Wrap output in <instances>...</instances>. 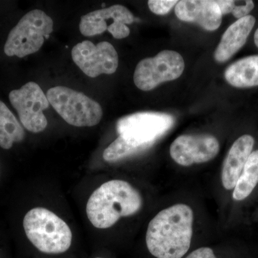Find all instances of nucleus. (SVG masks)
Returning <instances> with one entry per match:
<instances>
[{
	"label": "nucleus",
	"instance_id": "obj_19",
	"mask_svg": "<svg viewBox=\"0 0 258 258\" xmlns=\"http://www.w3.org/2000/svg\"><path fill=\"white\" fill-rule=\"evenodd\" d=\"M179 1L172 0H150L148 2L149 9L154 14L164 15L170 12V10L176 6Z\"/></svg>",
	"mask_w": 258,
	"mask_h": 258
},
{
	"label": "nucleus",
	"instance_id": "obj_6",
	"mask_svg": "<svg viewBox=\"0 0 258 258\" xmlns=\"http://www.w3.org/2000/svg\"><path fill=\"white\" fill-rule=\"evenodd\" d=\"M173 116L166 113L141 112L123 117L117 122L119 137L135 147L147 149L174 125Z\"/></svg>",
	"mask_w": 258,
	"mask_h": 258
},
{
	"label": "nucleus",
	"instance_id": "obj_12",
	"mask_svg": "<svg viewBox=\"0 0 258 258\" xmlns=\"http://www.w3.org/2000/svg\"><path fill=\"white\" fill-rule=\"evenodd\" d=\"M176 16L181 21L196 23L209 31L221 25L222 15L216 1L182 0L175 6Z\"/></svg>",
	"mask_w": 258,
	"mask_h": 258
},
{
	"label": "nucleus",
	"instance_id": "obj_9",
	"mask_svg": "<svg viewBox=\"0 0 258 258\" xmlns=\"http://www.w3.org/2000/svg\"><path fill=\"white\" fill-rule=\"evenodd\" d=\"M134 21L133 14L126 8L115 5L83 15L80 22V32L84 36L91 37L108 31L114 38L123 39L130 35L127 25Z\"/></svg>",
	"mask_w": 258,
	"mask_h": 258
},
{
	"label": "nucleus",
	"instance_id": "obj_3",
	"mask_svg": "<svg viewBox=\"0 0 258 258\" xmlns=\"http://www.w3.org/2000/svg\"><path fill=\"white\" fill-rule=\"evenodd\" d=\"M23 227L28 240L44 253H63L72 244L69 226L47 209L35 208L30 210L24 217Z\"/></svg>",
	"mask_w": 258,
	"mask_h": 258
},
{
	"label": "nucleus",
	"instance_id": "obj_17",
	"mask_svg": "<svg viewBox=\"0 0 258 258\" xmlns=\"http://www.w3.org/2000/svg\"><path fill=\"white\" fill-rule=\"evenodd\" d=\"M258 184V150L251 153L234 188L232 198L242 201L248 198Z\"/></svg>",
	"mask_w": 258,
	"mask_h": 258
},
{
	"label": "nucleus",
	"instance_id": "obj_24",
	"mask_svg": "<svg viewBox=\"0 0 258 258\" xmlns=\"http://www.w3.org/2000/svg\"><path fill=\"white\" fill-rule=\"evenodd\" d=\"M96 258H103V257H96Z\"/></svg>",
	"mask_w": 258,
	"mask_h": 258
},
{
	"label": "nucleus",
	"instance_id": "obj_22",
	"mask_svg": "<svg viewBox=\"0 0 258 258\" xmlns=\"http://www.w3.org/2000/svg\"><path fill=\"white\" fill-rule=\"evenodd\" d=\"M216 3L222 15L232 13L236 5V2L231 1V0H219L216 1Z\"/></svg>",
	"mask_w": 258,
	"mask_h": 258
},
{
	"label": "nucleus",
	"instance_id": "obj_2",
	"mask_svg": "<svg viewBox=\"0 0 258 258\" xmlns=\"http://www.w3.org/2000/svg\"><path fill=\"white\" fill-rule=\"evenodd\" d=\"M143 206L138 190L124 180L106 181L95 190L86 205L89 221L98 229L114 225L121 217L133 216Z\"/></svg>",
	"mask_w": 258,
	"mask_h": 258
},
{
	"label": "nucleus",
	"instance_id": "obj_18",
	"mask_svg": "<svg viewBox=\"0 0 258 258\" xmlns=\"http://www.w3.org/2000/svg\"><path fill=\"white\" fill-rule=\"evenodd\" d=\"M144 150L146 149L144 148L135 147L122 137H118L105 149L103 158L107 162H116Z\"/></svg>",
	"mask_w": 258,
	"mask_h": 258
},
{
	"label": "nucleus",
	"instance_id": "obj_15",
	"mask_svg": "<svg viewBox=\"0 0 258 258\" xmlns=\"http://www.w3.org/2000/svg\"><path fill=\"white\" fill-rule=\"evenodd\" d=\"M225 79L235 88L258 86V55L247 56L231 64L225 70Z\"/></svg>",
	"mask_w": 258,
	"mask_h": 258
},
{
	"label": "nucleus",
	"instance_id": "obj_20",
	"mask_svg": "<svg viewBox=\"0 0 258 258\" xmlns=\"http://www.w3.org/2000/svg\"><path fill=\"white\" fill-rule=\"evenodd\" d=\"M254 8L253 1L249 0V1L244 2V5H235L232 13L235 18L239 20V19L243 18L249 15V13L254 9Z\"/></svg>",
	"mask_w": 258,
	"mask_h": 258
},
{
	"label": "nucleus",
	"instance_id": "obj_11",
	"mask_svg": "<svg viewBox=\"0 0 258 258\" xmlns=\"http://www.w3.org/2000/svg\"><path fill=\"white\" fill-rule=\"evenodd\" d=\"M169 152L176 164L187 167L215 159L220 152V143L208 134L182 135L172 142Z\"/></svg>",
	"mask_w": 258,
	"mask_h": 258
},
{
	"label": "nucleus",
	"instance_id": "obj_7",
	"mask_svg": "<svg viewBox=\"0 0 258 258\" xmlns=\"http://www.w3.org/2000/svg\"><path fill=\"white\" fill-rule=\"evenodd\" d=\"M184 70L182 56L175 51L163 50L155 57L139 62L134 72V83L142 91H152L161 83L179 79Z\"/></svg>",
	"mask_w": 258,
	"mask_h": 258
},
{
	"label": "nucleus",
	"instance_id": "obj_4",
	"mask_svg": "<svg viewBox=\"0 0 258 258\" xmlns=\"http://www.w3.org/2000/svg\"><path fill=\"white\" fill-rule=\"evenodd\" d=\"M52 30L53 21L50 17L42 10H32L24 15L10 32L5 42V53L20 58L35 53Z\"/></svg>",
	"mask_w": 258,
	"mask_h": 258
},
{
	"label": "nucleus",
	"instance_id": "obj_13",
	"mask_svg": "<svg viewBox=\"0 0 258 258\" xmlns=\"http://www.w3.org/2000/svg\"><path fill=\"white\" fill-rule=\"evenodd\" d=\"M254 139L243 135L237 139L227 153L222 170V186L227 190L234 189L247 159L252 152Z\"/></svg>",
	"mask_w": 258,
	"mask_h": 258
},
{
	"label": "nucleus",
	"instance_id": "obj_23",
	"mask_svg": "<svg viewBox=\"0 0 258 258\" xmlns=\"http://www.w3.org/2000/svg\"><path fill=\"white\" fill-rule=\"evenodd\" d=\"M254 41L256 46L258 47V28L256 30L255 33H254Z\"/></svg>",
	"mask_w": 258,
	"mask_h": 258
},
{
	"label": "nucleus",
	"instance_id": "obj_16",
	"mask_svg": "<svg viewBox=\"0 0 258 258\" xmlns=\"http://www.w3.org/2000/svg\"><path fill=\"white\" fill-rule=\"evenodd\" d=\"M25 137L23 127L8 107L0 101V147L11 149L14 143L23 142Z\"/></svg>",
	"mask_w": 258,
	"mask_h": 258
},
{
	"label": "nucleus",
	"instance_id": "obj_1",
	"mask_svg": "<svg viewBox=\"0 0 258 258\" xmlns=\"http://www.w3.org/2000/svg\"><path fill=\"white\" fill-rule=\"evenodd\" d=\"M194 212L185 204L164 209L148 225L146 243L156 258H182L187 253L193 236Z\"/></svg>",
	"mask_w": 258,
	"mask_h": 258
},
{
	"label": "nucleus",
	"instance_id": "obj_5",
	"mask_svg": "<svg viewBox=\"0 0 258 258\" xmlns=\"http://www.w3.org/2000/svg\"><path fill=\"white\" fill-rule=\"evenodd\" d=\"M46 96L51 106L70 125L91 127L101 121L103 116L101 105L84 93L64 86H56L47 91Z\"/></svg>",
	"mask_w": 258,
	"mask_h": 258
},
{
	"label": "nucleus",
	"instance_id": "obj_10",
	"mask_svg": "<svg viewBox=\"0 0 258 258\" xmlns=\"http://www.w3.org/2000/svg\"><path fill=\"white\" fill-rule=\"evenodd\" d=\"M71 55L75 63L88 77L113 74L118 69V53L108 42L97 45L88 40L80 42L73 48Z\"/></svg>",
	"mask_w": 258,
	"mask_h": 258
},
{
	"label": "nucleus",
	"instance_id": "obj_8",
	"mask_svg": "<svg viewBox=\"0 0 258 258\" xmlns=\"http://www.w3.org/2000/svg\"><path fill=\"white\" fill-rule=\"evenodd\" d=\"M9 98L24 128L32 133L46 128L47 120L43 111L50 106V102L38 84L27 83L20 89L12 91Z\"/></svg>",
	"mask_w": 258,
	"mask_h": 258
},
{
	"label": "nucleus",
	"instance_id": "obj_21",
	"mask_svg": "<svg viewBox=\"0 0 258 258\" xmlns=\"http://www.w3.org/2000/svg\"><path fill=\"white\" fill-rule=\"evenodd\" d=\"M185 258H217L213 249L208 247H202L190 252Z\"/></svg>",
	"mask_w": 258,
	"mask_h": 258
},
{
	"label": "nucleus",
	"instance_id": "obj_14",
	"mask_svg": "<svg viewBox=\"0 0 258 258\" xmlns=\"http://www.w3.org/2000/svg\"><path fill=\"white\" fill-rule=\"evenodd\" d=\"M255 21L253 16L247 15L239 19L227 29L214 54L217 62H227L244 46Z\"/></svg>",
	"mask_w": 258,
	"mask_h": 258
}]
</instances>
